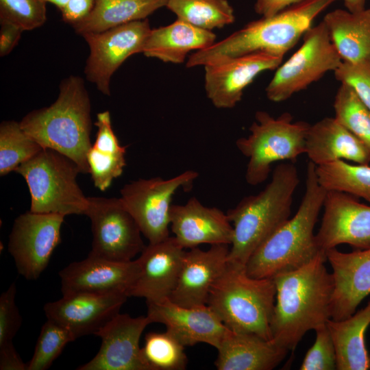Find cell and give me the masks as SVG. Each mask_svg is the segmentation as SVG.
Segmentation results:
<instances>
[{"label": "cell", "instance_id": "cell-4", "mask_svg": "<svg viewBox=\"0 0 370 370\" xmlns=\"http://www.w3.org/2000/svg\"><path fill=\"white\" fill-rule=\"evenodd\" d=\"M336 1L303 0L271 16L251 21L223 40L192 53L186 67L252 53L284 58L312 26L315 18Z\"/></svg>", "mask_w": 370, "mask_h": 370}, {"label": "cell", "instance_id": "cell-40", "mask_svg": "<svg viewBox=\"0 0 370 370\" xmlns=\"http://www.w3.org/2000/svg\"><path fill=\"white\" fill-rule=\"evenodd\" d=\"M341 84L349 85L370 109V58L358 61H343L334 71Z\"/></svg>", "mask_w": 370, "mask_h": 370}, {"label": "cell", "instance_id": "cell-2", "mask_svg": "<svg viewBox=\"0 0 370 370\" xmlns=\"http://www.w3.org/2000/svg\"><path fill=\"white\" fill-rule=\"evenodd\" d=\"M316 165L306 166L305 192L295 214L268 236L245 264L255 278H273L308 264L320 253L314 228L327 191L318 183Z\"/></svg>", "mask_w": 370, "mask_h": 370}, {"label": "cell", "instance_id": "cell-26", "mask_svg": "<svg viewBox=\"0 0 370 370\" xmlns=\"http://www.w3.org/2000/svg\"><path fill=\"white\" fill-rule=\"evenodd\" d=\"M216 34L177 18L173 23L151 29L142 53L164 62L181 64L190 51L207 48L216 41Z\"/></svg>", "mask_w": 370, "mask_h": 370}, {"label": "cell", "instance_id": "cell-23", "mask_svg": "<svg viewBox=\"0 0 370 370\" xmlns=\"http://www.w3.org/2000/svg\"><path fill=\"white\" fill-rule=\"evenodd\" d=\"M229 245H212L208 250L198 247L184 254L175 287L170 299L182 306L206 305L210 290L223 271Z\"/></svg>", "mask_w": 370, "mask_h": 370}, {"label": "cell", "instance_id": "cell-10", "mask_svg": "<svg viewBox=\"0 0 370 370\" xmlns=\"http://www.w3.org/2000/svg\"><path fill=\"white\" fill-rule=\"evenodd\" d=\"M198 176L197 171L187 170L168 180L138 179L121 189V199L149 243L170 236L172 197L179 188H189Z\"/></svg>", "mask_w": 370, "mask_h": 370}, {"label": "cell", "instance_id": "cell-13", "mask_svg": "<svg viewBox=\"0 0 370 370\" xmlns=\"http://www.w3.org/2000/svg\"><path fill=\"white\" fill-rule=\"evenodd\" d=\"M151 29L145 18L83 35L90 49L84 67L86 79L110 96L112 76L130 56L143 52Z\"/></svg>", "mask_w": 370, "mask_h": 370}, {"label": "cell", "instance_id": "cell-39", "mask_svg": "<svg viewBox=\"0 0 370 370\" xmlns=\"http://www.w3.org/2000/svg\"><path fill=\"white\" fill-rule=\"evenodd\" d=\"M315 341L308 350L300 366L301 370L336 369L334 345L326 323L314 330Z\"/></svg>", "mask_w": 370, "mask_h": 370}, {"label": "cell", "instance_id": "cell-28", "mask_svg": "<svg viewBox=\"0 0 370 370\" xmlns=\"http://www.w3.org/2000/svg\"><path fill=\"white\" fill-rule=\"evenodd\" d=\"M95 125L97 133L87 154L90 174L95 187L101 191L119 177L126 164L125 146L120 145L112 127L109 111L97 114Z\"/></svg>", "mask_w": 370, "mask_h": 370}, {"label": "cell", "instance_id": "cell-18", "mask_svg": "<svg viewBox=\"0 0 370 370\" xmlns=\"http://www.w3.org/2000/svg\"><path fill=\"white\" fill-rule=\"evenodd\" d=\"M146 304L151 323L164 325L166 331L184 347L204 343L217 349L227 329L207 304L185 307L169 298Z\"/></svg>", "mask_w": 370, "mask_h": 370}, {"label": "cell", "instance_id": "cell-17", "mask_svg": "<svg viewBox=\"0 0 370 370\" xmlns=\"http://www.w3.org/2000/svg\"><path fill=\"white\" fill-rule=\"evenodd\" d=\"M127 297L123 293H77L47 303L44 311L47 319L66 329L75 341L95 334L119 313Z\"/></svg>", "mask_w": 370, "mask_h": 370}, {"label": "cell", "instance_id": "cell-38", "mask_svg": "<svg viewBox=\"0 0 370 370\" xmlns=\"http://www.w3.org/2000/svg\"><path fill=\"white\" fill-rule=\"evenodd\" d=\"M47 21L43 0H0V22H10L25 30H32Z\"/></svg>", "mask_w": 370, "mask_h": 370}, {"label": "cell", "instance_id": "cell-32", "mask_svg": "<svg viewBox=\"0 0 370 370\" xmlns=\"http://www.w3.org/2000/svg\"><path fill=\"white\" fill-rule=\"evenodd\" d=\"M166 8L177 18L210 31L235 21L234 9L227 0H167Z\"/></svg>", "mask_w": 370, "mask_h": 370}, {"label": "cell", "instance_id": "cell-1", "mask_svg": "<svg viewBox=\"0 0 370 370\" xmlns=\"http://www.w3.org/2000/svg\"><path fill=\"white\" fill-rule=\"evenodd\" d=\"M320 253L301 267L273 277L276 294L271 322V341L293 350L305 334L331 319L334 279Z\"/></svg>", "mask_w": 370, "mask_h": 370}, {"label": "cell", "instance_id": "cell-33", "mask_svg": "<svg viewBox=\"0 0 370 370\" xmlns=\"http://www.w3.org/2000/svg\"><path fill=\"white\" fill-rule=\"evenodd\" d=\"M16 286L13 282L0 296V369L27 370L12 341L19 330L22 318L15 301Z\"/></svg>", "mask_w": 370, "mask_h": 370}, {"label": "cell", "instance_id": "cell-37", "mask_svg": "<svg viewBox=\"0 0 370 370\" xmlns=\"http://www.w3.org/2000/svg\"><path fill=\"white\" fill-rule=\"evenodd\" d=\"M74 339L71 334L59 324L47 319L42 325L32 358L27 370H46Z\"/></svg>", "mask_w": 370, "mask_h": 370}, {"label": "cell", "instance_id": "cell-43", "mask_svg": "<svg viewBox=\"0 0 370 370\" xmlns=\"http://www.w3.org/2000/svg\"><path fill=\"white\" fill-rule=\"evenodd\" d=\"M303 0H255V12L262 17L271 16Z\"/></svg>", "mask_w": 370, "mask_h": 370}, {"label": "cell", "instance_id": "cell-6", "mask_svg": "<svg viewBox=\"0 0 370 370\" xmlns=\"http://www.w3.org/2000/svg\"><path fill=\"white\" fill-rule=\"evenodd\" d=\"M275 294L273 278H252L245 264L227 260L210 290L207 305L227 328L271 340Z\"/></svg>", "mask_w": 370, "mask_h": 370}, {"label": "cell", "instance_id": "cell-29", "mask_svg": "<svg viewBox=\"0 0 370 370\" xmlns=\"http://www.w3.org/2000/svg\"><path fill=\"white\" fill-rule=\"evenodd\" d=\"M369 324L370 301L348 318L327 321L326 325L336 350V369H370L369 356L365 343V333Z\"/></svg>", "mask_w": 370, "mask_h": 370}, {"label": "cell", "instance_id": "cell-20", "mask_svg": "<svg viewBox=\"0 0 370 370\" xmlns=\"http://www.w3.org/2000/svg\"><path fill=\"white\" fill-rule=\"evenodd\" d=\"M138 273L136 259L116 262L88 254L83 260L62 269L59 276L62 295L77 293H123L127 295Z\"/></svg>", "mask_w": 370, "mask_h": 370}, {"label": "cell", "instance_id": "cell-3", "mask_svg": "<svg viewBox=\"0 0 370 370\" xmlns=\"http://www.w3.org/2000/svg\"><path fill=\"white\" fill-rule=\"evenodd\" d=\"M19 123L43 148L58 151L73 160L82 173H90L87 154L92 146L91 103L81 77L62 79L56 100L29 112Z\"/></svg>", "mask_w": 370, "mask_h": 370}, {"label": "cell", "instance_id": "cell-41", "mask_svg": "<svg viewBox=\"0 0 370 370\" xmlns=\"http://www.w3.org/2000/svg\"><path fill=\"white\" fill-rule=\"evenodd\" d=\"M95 0H69L60 10L62 19L71 25L86 18L92 12Z\"/></svg>", "mask_w": 370, "mask_h": 370}, {"label": "cell", "instance_id": "cell-30", "mask_svg": "<svg viewBox=\"0 0 370 370\" xmlns=\"http://www.w3.org/2000/svg\"><path fill=\"white\" fill-rule=\"evenodd\" d=\"M167 0H95L90 14L72 25L79 36L143 20L157 10L166 7Z\"/></svg>", "mask_w": 370, "mask_h": 370}, {"label": "cell", "instance_id": "cell-15", "mask_svg": "<svg viewBox=\"0 0 370 370\" xmlns=\"http://www.w3.org/2000/svg\"><path fill=\"white\" fill-rule=\"evenodd\" d=\"M152 323L146 316L132 317L120 312L95 335L101 339L95 356L78 370H150L140 347V336Z\"/></svg>", "mask_w": 370, "mask_h": 370}, {"label": "cell", "instance_id": "cell-12", "mask_svg": "<svg viewBox=\"0 0 370 370\" xmlns=\"http://www.w3.org/2000/svg\"><path fill=\"white\" fill-rule=\"evenodd\" d=\"M65 215L32 211L15 219L8 250L19 275L36 280L49 264L61 242L60 229Z\"/></svg>", "mask_w": 370, "mask_h": 370}, {"label": "cell", "instance_id": "cell-5", "mask_svg": "<svg viewBox=\"0 0 370 370\" xmlns=\"http://www.w3.org/2000/svg\"><path fill=\"white\" fill-rule=\"evenodd\" d=\"M299 177L294 162L278 164L256 195L244 197L227 212L234 228L228 261L246 264L258 246L291 217Z\"/></svg>", "mask_w": 370, "mask_h": 370}, {"label": "cell", "instance_id": "cell-19", "mask_svg": "<svg viewBox=\"0 0 370 370\" xmlns=\"http://www.w3.org/2000/svg\"><path fill=\"white\" fill-rule=\"evenodd\" d=\"M185 253V249L174 236L149 243L136 259L139 273L128 291V297L145 298L146 302H158L170 298Z\"/></svg>", "mask_w": 370, "mask_h": 370}, {"label": "cell", "instance_id": "cell-21", "mask_svg": "<svg viewBox=\"0 0 370 370\" xmlns=\"http://www.w3.org/2000/svg\"><path fill=\"white\" fill-rule=\"evenodd\" d=\"M170 227L174 237L184 249L201 244L231 245L234 228L226 213L203 205L195 197L185 204L171 205Z\"/></svg>", "mask_w": 370, "mask_h": 370}, {"label": "cell", "instance_id": "cell-31", "mask_svg": "<svg viewBox=\"0 0 370 370\" xmlns=\"http://www.w3.org/2000/svg\"><path fill=\"white\" fill-rule=\"evenodd\" d=\"M318 183L326 191H337L370 203V166L338 160L316 166Z\"/></svg>", "mask_w": 370, "mask_h": 370}, {"label": "cell", "instance_id": "cell-42", "mask_svg": "<svg viewBox=\"0 0 370 370\" xmlns=\"http://www.w3.org/2000/svg\"><path fill=\"white\" fill-rule=\"evenodd\" d=\"M0 56L4 57L16 46L24 30L10 22H0Z\"/></svg>", "mask_w": 370, "mask_h": 370}, {"label": "cell", "instance_id": "cell-45", "mask_svg": "<svg viewBox=\"0 0 370 370\" xmlns=\"http://www.w3.org/2000/svg\"><path fill=\"white\" fill-rule=\"evenodd\" d=\"M45 2L53 4L56 6L60 10H61L66 4L69 2V0H43Z\"/></svg>", "mask_w": 370, "mask_h": 370}, {"label": "cell", "instance_id": "cell-24", "mask_svg": "<svg viewBox=\"0 0 370 370\" xmlns=\"http://www.w3.org/2000/svg\"><path fill=\"white\" fill-rule=\"evenodd\" d=\"M217 350L214 365L218 370H271L289 352L271 340L229 328Z\"/></svg>", "mask_w": 370, "mask_h": 370}, {"label": "cell", "instance_id": "cell-44", "mask_svg": "<svg viewBox=\"0 0 370 370\" xmlns=\"http://www.w3.org/2000/svg\"><path fill=\"white\" fill-rule=\"evenodd\" d=\"M347 10L351 12H360L365 10L366 0H343Z\"/></svg>", "mask_w": 370, "mask_h": 370}, {"label": "cell", "instance_id": "cell-46", "mask_svg": "<svg viewBox=\"0 0 370 370\" xmlns=\"http://www.w3.org/2000/svg\"><path fill=\"white\" fill-rule=\"evenodd\" d=\"M369 365H370V355H369Z\"/></svg>", "mask_w": 370, "mask_h": 370}, {"label": "cell", "instance_id": "cell-36", "mask_svg": "<svg viewBox=\"0 0 370 370\" xmlns=\"http://www.w3.org/2000/svg\"><path fill=\"white\" fill-rule=\"evenodd\" d=\"M184 346L169 332H148L142 353L150 370H184L188 359Z\"/></svg>", "mask_w": 370, "mask_h": 370}, {"label": "cell", "instance_id": "cell-11", "mask_svg": "<svg viewBox=\"0 0 370 370\" xmlns=\"http://www.w3.org/2000/svg\"><path fill=\"white\" fill-rule=\"evenodd\" d=\"M91 222L89 255L116 262L133 260L145 247L136 221L119 198L88 197Z\"/></svg>", "mask_w": 370, "mask_h": 370}, {"label": "cell", "instance_id": "cell-27", "mask_svg": "<svg viewBox=\"0 0 370 370\" xmlns=\"http://www.w3.org/2000/svg\"><path fill=\"white\" fill-rule=\"evenodd\" d=\"M323 21L343 61L370 58V8L357 12L336 9Z\"/></svg>", "mask_w": 370, "mask_h": 370}, {"label": "cell", "instance_id": "cell-16", "mask_svg": "<svg viewBox=\"0 0 370 370\" xmlns=\"http://www.w3.org/2000/svg\"><path fill=\"white\" fill-rule=\"evenodd\" d=\"M316 241L325 252L341 244L358 249L370 247V206L351 195L327 191Z\"/></svg>", "mask_w": 370, "mask_h": 370}, {"label": "cell", "instance_id": "cell-25", "mask_svg": "<svg viewBox=\"0 0 370 370\" xmlns=\"http://www.w3.org/2000/svg\"><path fill=\"white\" fill-rule=\"evenodd\" d=\"M305 153L316 166L338 160L370 163V148L334 117H325L310 125Z\"/></svg>", "mask_w": 370, "mask_h": 370}, {"label": "cell", "instance_id": "cell-8", "mask_svg": "<svg viewBox=\"0 0 370 370\" xmlns=\"http://www.w3.org/2000/svg\"><path fill=\"white\" fill-rule=\"evenodd\" d=\"M25 180L31 195L30 211L64 215L85 214L88 206L77 183L81 171L65 155L42 148L15 171Z\"/></svg>", "mask_w": 370, "mask_h": 370}, {"label": "cell", "instance_id": "cell-14", "mask_svg": "<svg viewBox=\"0 0 370 370\" xmlns=\"http://www.w3.org/2000/svg\"><path fill=\"white\" fill-rule=\"evenodd\" d=\"M282 60V57L260 52L209 62L204 66L207 97L217 108H232L260 73L277 69Z\"/></svg>", "mask_w": 370, "mask_h": 370}, {"label": "cell", "instance_id": "cell-35", "mask_svg": "<svg viewBox=\"0 0 370 370\" xmlns=\"http://www.w3.org/2000/svg\"><path fill=\"white\" fill-rule=\"evenodd\" d=\"M333 106L334 118L370 148V109L352 88L341 84Z\"/></svg>", "mask_w": 370, "mask_h": 370}, {"label": "cell", "instance_id": "cell-9", "mask_svg": "<svg viewBox=\"0 0 370 370\" xmlns=\"http://www.w3.org/2000/svg\"><path fill=\"white\" fill-rule=\"evenodd\" d=\"M342 62L322 21L306 31L301 46L276 69L265 89L267 97L273 102L286 101L334 71Z\"/></svg>", "mask_w": 370, "mask_h": 370}, {"label": "cell", "instance_id": "cell-7", "mask_svg": "<svg viewBox=\"0 0 370 370\" xmlns=\"http://www.w3.org/2000/svg\"><path fill=\"white\" fill-rule=\"evenodd\" d=\"M310 124L293 121L289 112L278 117L257 111L247 137L238 138L236 147L248 159L245 180L251 186L264 182L278 161L295 162L305 153L306 138Z\"/></svg>", "mask_w": 370, "mask_h": 370}, {"label": "cell", "instance_id": "cell-22", "mask_svg": "<svg viewBox=\"0 0 370 370\" xmlns=\"http://www.w3.org/2000/svg\"><path fill=\"white\" fill-rule=\"evenodd\" d=\"M325 255L334 283L331 319L340 321L352 315L370 294V247L350 253L334 247Z\"/></svg>", "mask_w": 370, "mask_h": 370}, {"label": "cell", "instance_id": "cell-34", "mask_svg": "<svg viewBox=\"0 0 370 370\" xmlns=\"http://www.w3.org/2000/svg\"><path fill=\"white\" fill-rule=\"evenodd\" d=\"M43 147L14 121L0 125V175L4 176L27 162Z\"/></svg>", "mask_w": 370, "mask_h": 370}]
</instances>
